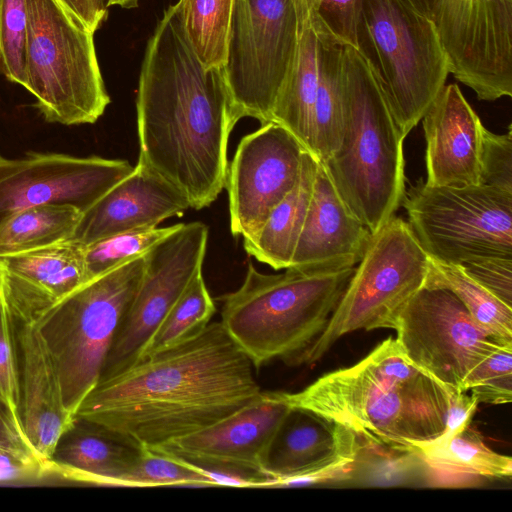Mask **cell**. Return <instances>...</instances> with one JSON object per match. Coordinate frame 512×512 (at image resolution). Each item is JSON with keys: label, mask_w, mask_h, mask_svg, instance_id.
Returning <instances> with one entry per match:
<instances>
[{"label": "cell", "mask_w": 512, "mask_h": 512, "mask_svg": "<svg viewBox=\"0 0 512 512\" xmlns=\"http://www.w3.org/2000/svg\"><path fill=\"white\" fill-rule=\"evenodd\" d=\"M136 112L138 162L181 192L190 208L212 204L226 185L228 142L239 119L221 68L199 61L176 4L147 42Z\"/></svg>", "instance_id": "obj_1"}, {"label": "cell", "mask_w": 512, "mask_h": 512, "mask_svg": "<svg viewBox=\"0 0 512 512\" xmlns=\"http://www.w3.org/2000/svg\"><path fill=\"white\" fill-rule=\"evenodd\" d=\"M255 367L221 322L99 381L76 417L163 447L230 415L261 394Z\"/></svg>", "instance_id": "obj_2"}, {"label": "cell", "mask_w": 512, "mask_h": 512, "mask_svg": "<svg viewBox=\"0 0 512 512\" xmlns=\"http://www.w3.org/2000/svg\"><path fill=\"white\" fill-rule=\"evenodd\" d=\"M284 395L292 408L336 422L364 443L411 453L444 432L449 407L446 387L411 363L392 337L356 364Z\"/></svg>", "instance_id": "obj_3"}, {"label": "cell", "mask_w": 512, "mask_h": 512, "mask_svg": "<svg viewBox=\"0 0 512 512\" xmlns=\"http://www.w3.org/2000/svg\"><path fill=\"white\" fill-rule=\"evenodd\" d=\"M341 81V145L320 162L349 210L374 234L395 216L405 195V137L377 75L349 45L343 46Z\"/></svg>", "instance_id": "obj_4"}, {"label": "cell", "mask_w": 512, "mask_h": 512, "mask_svg": "<svg viewBox=\"0 0 512 512\" xmlns=\"http://www.w3.org/2000/svg\"><path fill=\"white\" fill-rule=\"evenodd\" d=\"M355 267L280 274L248 263L242 285L218 298L221 324L255 369L279 359L299 365L325 330Z\"/></svg>", "instance_id": "obj_5"}, {"label": "cell", "mask_w": 512, "mask_h": 512, "mask_svg": "<svg viewBox=\"0 0 512 512\" xmlns=\"http://www.w3.org/2000/svg\"><path fill=\"white\" fill-rule=\"evenodd\" d=\"M145 255L88 280L36 323L76 416L97 386L121 321L142 280Z\"/></svg>", "instance_id": "obj_6"}, {"label": "cell", "mask_w": 512, "mask_h": 512, "mask_svg": "<svg viewBox=\"0 0 512 512\" xmlns=\"http://www.w3.org/2000/svg\"><path fill=\"white\" fill-rule=\"evenodd\" d=\"M356 45L377 75L393 117L406 137L450 74L432 19L407 0H363Z\"/></svg>", "instance_id": "obj_7"}, {"label": "cell", "mask_w": 512, "mask_h": 512, "mask_svg": "<svg viewBox=\"0 0 512 512\" xmlns=\"http://www.w3.org/2000/svg\"><path fill=\"white\" fill-rule=\"evenodd\" d=\"M27 89L45 121L93 124L110 103L94 32L58 0H26Z\"/></svg>", "instance_id": "obj_8"}, {"label": "cell", "mask_w": 512, "mask_h": 512, "mask_svg": "<svg viewBox=\"0 0 512 512\" xmlns=\"http://www.w3.org/2000/svg\"><path fill=\"white\" fill-rule=\"evenodd\" d=\"M428 263L409 223L393 216L372 234L328 325L300 364L318 361L348 333L396 330L401 311L424 286Z\"/></svg>", "instance_id": "obj_9"}, {"label": "cell", "mask_w": 512, "mask_h": 512, "mask_svg": "<svg viewBox=\"0 0 512 512\" xmlns=\"http://www.w3.org/2000/svg\"><path fill=\"white\" fill-rule=\"evenodd\" d=\"M425 252L438 261L512 258V193L488 185L432 186L419 180L402 204Z\"/></svg>", "instance_id": "obj_10"}, {"label": "cell", "mask_w": 512, "mask_h": 512, "mask_svg": "<svg viewBox=\"0 0 512 512\" xmlns=\"http://www.w3.org/2000/svg\"><path fill=\"white\" fill-rule=\"evenodd\" d=\"M298 45L294 0H235L221 68L238 119L271 122Z\"/></svg>", "instance_id": "obj_11"}, {"label": "cell", "mask_w": 512, "mask_h": 512, "mask_svg": "<svg viewBox=\"0 0 512 512\" xmlns=\"http://www.w3.org/2000/svg\"><path fill=\"white\" fill-rule=\"evenodd\" d=\"M208 227L202 222L180 223L145 254L139 288L117 330L101 380L136 364L158 327L202 272Z\"/></svg>", "instance_id": "obj_12"}, {"label": "cell", "mask_w": 512, "mask_h": 512, "mask_svg": "<svg viewBox=\"0 0 512 512\" xmlns=\"http://www.w3.org/2000/svg\"><path fill=\"white\" fill-rule=\"evenodd\" d=\"M395 331L411 363L457 390L497 343L506 342L481 327L450 290L428 285L407 302Z\"/></svg>", "instance_id": "obj_13"}, {"label": "cell", "mask_w": 512, "mask_h": 512, "mask_svg": "<svg viewBox=\"0 0 512 512\" xmlns=\"http://www.w3.org/2000/svg\"><path fill=\"white\" fill-rule=\"evenodd\" d=\"M430 18L456 80L479 100L512 96V0H435Z\"/></svg>", "instance_id": "obj_14"}, {"label": "cell", "mask_w": 512, "mask_h": 512, "mask_svg": "<svg viewBox=\"0 0 512 512\" xmlns=\"http://www.w3.org/2000/svg\"><path fill=\"white\" fill-rule=\"evenodd\" d=\"M134 167L128 161L31 152L10 159L0 153V224L38 205L67 204L84 212Z\"/></svg>", "instance_id": "obj_15"}, {"label": "cell", "mask_w": 512, "mask_h": 512, "mask_svg": "<svg viewBox=\"0 0 512 512\" xmlns=\"http://www.w3.org/2000/svg\"><path fill=\"white\" fill-rule=\"evenodd\" d=\"M307 151L283 126L268 122L244 136L228 166L230 229L253 235L293 189Z\"/></svg>", "instance_id": "obj_16"}, {"label": "cell", "mask_w": 512, "mask_h": 512, "mask_svg": "<svg viewBox=\"0 0 512 512\" xmlns=\"http://www.w3.org/2000/svg\"><path fill=\"white\" fill-rule=\"evenodd\" d=\"M291 410L284 392H261L230 415L160 448L187 460L228 463L266 474L271 446Z\"/></svg>", "instance_id": "obj_17"}, {"label": "cell", "mask_w": 512, "mask_h": 512, "mask_svg": "<svg viewBox=\"0 0 512 512\" xmlns=\"http://www.w3.org/2000/svg\"><path fill=\"white\" fill-rule=\"evenodd\" d=\"M84 252L85 246L71 238L0 256L3 302L13 321L36 323L87 282Z\"/></svg>", "instance_id": "obj_18"}, {"label": "cell", "mask_w": 512, "mask_h": 512, "mask_svg": "<svg viewBox=\"0 0 512 512\" xmlns=\"http://www.w3.org/2000/svg\"><path fill=\"white\" fill-rule=\"evenodd\" d=\"M421 120L426 140L425 183L479 185L485 127L459 86L445 84Z\"/></svg>", "instance_id": "obj_19"}, {"label": "cell", "mask_w": 512, "mask_h": 512, "mask_svg": "<svg viewBox=\"0 0 512 512\" xmlns=\"http://www.w3.org/2000/svg\"><path fill=\"white\" fill-rule=\"evenodd\" d=\"M371 236L318 161L308 211L289 267L303 271L355 267Z\"/></svg>", "instance_id": "obj_20"}, {"label": "cell", "mask_w": 512, "mask_h": 512, "mask_svg": "<svg viewBox=\"0 0 512 512\" xmlns=\"http://www.w3.org/2000/svg\"><path fill=\"white\" fill-rule=\"evenodd\" d=\"M188 208L181 192L137 162L128 176L82 212L72 239L86 246L118 233L156 227Z\"/></svg>", "instance_id": "obj_21"}, {"label": "cell", "mask_w": 512, "mask_h": 512, "mask_svg": "<svg viewBox=\"0 0 512 512\" xmlns=\"http://www.w3.org/2000/svg\"><path fill=\"white\" fill-rule=\"evenodd\" d=\"M21 420L39 457L49 465L60 438L76 420L65 406L59 378L33 324H20Z\"/></svg>", "instance_id": "obj_22"}, {"label": "cell", "mask_w": 512, "mask_h": 512, "mask_svg": "<svg viewBox=\"0 0 512 512\" xmlns=\"http://www.w3.org/2000/svg\"><path fill=\"white\" fill-rule=\"evenodd\" d=\"M360 447L361 440L346 427L292 408L271 446L266 474L272 480L306 474L356 459Z\"/></svg>", "instance_id": "obj_23"}, {"label": "cell", "mask_w": 512, "mask_h": 512, "mask_svg": "<svg viewBox=\"0 0 512 512\" xmlns=\"http://www.w3.org/2000/svg\"><path fill=\"white\" fill-rule=\"evenodd\" d=\"M140 450L132 439L76 417L54 450L49 473L83 484L124 487Z\"/></svg>", "instance_id": "obj_24"}, {"label": "cell", "mask_w": 512, "mask_h": 512, "mask_svg": "<svg viewBox=\"0 0 512 512\" xmlns=\"http://www.w3.org/2000/svg\"><path fill=\"white\" fill-rule=\"evenodd\" d=\"M294 4L298 17L297 51L291 73L274 106L271 122L287 129L309 152L324 51L335 37L308 0H294Z\"/></svg>", "instance_id": "obj_25"}, {"label": "cell", "mask_w": 512, "mask_h": 512, "mask_svg": "<svg viewBox=\"0 0 512 512\" xmlns=\"http://www.w3.org/2000/svg\"><path fill=\"white\" fill-rule=\"evenodd\" d=\"M318 160L308 151L293 189L271 211L253 235L243 238L248 255L275 270L290 266L312 194Z\"/></svg>", "instance_id": "obj_26"}, {"label": "cell", "mask_w": 512, "mask_h": 512, "mask_svg": "<svg viewBox=\"0 0 512 512\" xmlns=\"http://www.w3.org/2000/svg\"><path fill=\"white\" fill-rule=\"evenodd\" d=\"M414 453L431 471L456 479L510 478L512 459L489 448L468 426L451 438L418 445Z\"/></svg>", "instance_id": "obj_27"}, {"label": "cell", "mask_w": 512, "mask_h": 512, "mask_svg": "<svg viewBox=\"0 0 512 512\" xmlns=\"http://www.w3.org/2000/svg\"><path fill=\"white\" fill-rule=\"evenodd\" d=\"M81 215L67 204L38 205L10 215L0 224V256L71 239Z\"/></svg>", "instance_id": "obj_28"}, {"label": "cell", "mask_w": 512, "mask_h": 512, "mask_svg": "<svg viewBox=\"0 0 512 512\" xmlns=\"http://www.w3.org/2000/svg\"><path fill=\"white\" fill-rule=\"evenodd\" d=\"M424 285L450 290L481 327L501 341L512 342V307L471 278L461 265L429 256Z\"/></svg>", "instance_id": "obj_29"}, {"label": "cell", "mask_w": 512, "mask_h": 512, "mask_svg": "<svg viewBox=\"0 0 512 512\" xmlns=\"http://www.w3.org/2000/svg\"><path fill=\"white\" fill-rule=\"evenodd\" d=\"M175 4L184 34L204 68H222L235 0H179Z\"/></svg>", "instance_id": "obj_30"}, {"label": "cell", "mask_w": 512, "mask_h": 512, "mask_svg": "<svg viewBox=\"0 0 512 512\" xmlns=\"http://www.w3.org/2000/svg\"><path fill=\"white\" fill-rule=\"evenodd\" d=\"M343 45L333 38L324 51L320 83L314 104L309 152L323 161L334 154L343 136L342 63Z\"/></svg>", "instance_id": "obj_31"}, {"label": "cell", "mask_w": 512, "mask_h": 512, "mask_svg": "<svg viewBox=\"0 0 512 512\" xmlns=\"http://www.w3.org/2000/svg\"><path fill=\"white\" fill-rule=\"evenodd\" d=\"M215 311L214 300L201 272L172 306L148 343L142 358L195 337L210 323Z\"/></svg>", "instance_id": "obj_32"}, {"label": "cell", "mask_w": 512, "mask_h": 512, "mask_svg": "<svg viewBox=\"0 0 512 512\" xmlns=\"http://www.w3.org/2000/svg\"><path fill=\"white\" fill-rule=\"evenodd\" d=\"M180 224L151 227L111 235L85 246L87 279H93L122 264L145 255L163 238L174 232Z\"/></svg>", "instance_id": "obj_33"}, {"label": "cell", "mask_w": 512, "mask_h": 512, "mask_svg": "<svg viewBox=\"0 0 512 512\" xmlns=\"http://www.w3.org/2000/svg\"><path fill=\"white\" fill-rule=\"evenodd\" d=\"M171 485L214 486L190 461L160 447L141 445L139 456L124 479V487Z\"/></svg>", "instance_id": "obj_34"}, {"label": "cell", "mask_w": 512, "mask_h": 512, "mask_svg": "<svg viewBox=\"0 0 512 512\" xmlns=\"http://www.w3.org/2000/svg\"><path fill=\"white\" fill-rule=\"evenodd\" d=\"M461 391L479 403L506 404L512 400V342H499L464 378Z\"/></svg>", "instance_id": "obj_35"}, {"label": "cell", "mask_w": 512, "mask_h": 512, "mask_svg": "<svg viewBox=\"0 0 512 512\" xmlns=\"http://www.w3.org/2000/svg\"><path fill=\"white\" fill-rule=\"evenodd\" d=\"M26 0H0V74L25 88Z\"/></svg>", "instance_id": "obj_36"}, {"label": "cell", "mask_w": 512, "mask_h": 512, "mask_svg": "<svg viewBox=\"0 0 512 512\" xmlns=\"http://www.w3.org/2000/svg\"><path fill=\"white\" fill-rule=\"evenodd\" d=\"M13 323L3 303L0 306V402L22 422L20 371L14 350Z\"/></svg>", "instance_id": "obj_37"}, {"label": "cell", "mask_w": 512, "mask_h": 512, "mask_svg": "<svg viewBox=\"0 0 512 512\" xmlns=\"http://www.w3.org/2000/svg\"><path fill=\"white\" fill-rule=\"evenodd\" d=\"M480 184L512 193V130L495 134L486 128L481 150Z\"/></svg>", "instance_id": "obj_38"}, {"label": "cell", "mask_w": 512, "mask_h": 512, "mask_svg": "<svg viewBox=\"0 0 512 512\" xmlns=\"http://www.w3.org/2000/svg\"><path fill=\"white\" fill-rule=\"evenodd\" d=\"M341 45L357 48L356 26L363 0H308Z\"/></svg>", "instance_id": "obj_39"}, {"label": "cell", "mask_w": 512, "mask_h": 512, "mask_svg": "<svg viewBox=\"0 0 512 512\" xmlns=\"http://www.w3.org/2000/svg\"><path fill=\"white\" fill-rule=\"evenodd\" d=\"M461 266L471 278L512 307V258L480 257Z\"/></svg>", "instance_id": "obj_40"}, {"label": "cell", "mask_w": 512, "mask_h": 512, "mask_svg": "<svg viewBox=\"0 0 512 512\" xmlns=\"http://www.w3.org/2000/svg\"><path fill=\"white\" fill-rule=\"evenodd\" d=\"M0 456H8L23 463L45 467V463L29 441L23 424L14 418L0 402Z\"/></svg>", "instance_id": "obj_41"}, {"label": "cell", "mask_w": 512, "mask_h": 512, "mask_svg": "<svg viewBox=\"0 0 512 512\" xmlns=\"http://www.w3.org/2000/svg\"><path fill=\"white\" fill-rule=\"evenodd\" d=\"M446 389L449 407L445 430L438 438L434 439L439 441L447 440L470 426L479 404L477 399L467 391L451 387H446Z\"/></svg>", "instance_id": "obj_42"}, {"label": "cell", "mask_w": 512, "mask_h": 512, "mask_svg": "<svg viewBox=\"0 0 512 512\" xmlns=\"http://www.w3.org/2000/svg\"><path fill=\"white\" fill-rule=\"evenodd\" d=\"M49 477L48 470L36 464L23 463L8 456H0V483L25 482Z\"/></svg>", "instance_id": "obj_43"}, {"label": "cell", "mask_w": 512, "mask_h": 512, "mask_svg": "<svg viewBox=\"0 0 512 512\" xmlns=\"http://www.w3.org/2000/svg\"><path fill=\"white\" fill-rule=\"evenodd\" d=\"M58 1L94 33L107 18V8L102 0Z\"/></svg>", "instance_id": "obj_44"}, {"label": "cell", "mask_w": 512, "mask_h": 512, "mask_svg": "<svg viewBox=\"0 0 512 512\" xmlns=\"http://www.w3.org/2000/svg\"><path fill=\"white\" fill-rule=\"evenodd\" d=\"M414 8L424 15L431 16L435 0H407Z\"/></svg>", "instance_id": "obj_45"}, {"label": "cell", "mask_w": 512, "mask_h": 512, "mask_svg": "<svg viewBox=\"0 0 512 512\" xmlns=\"http://www.w3.org/2000/svg\"><path fill=\"white\" fill-rule=\"evenodd\" d=\"M106 8L119 6L124 9L136 8L140 0H102Z\"/></svg>", "instance_id": "obj_46"}, {"label": "cell", "mask_w": 512, "mask_h": 512, "mask_svg": "<svg viewBox=\"0 0 512 512\" xmlns=\"http://www.w3.org/2000/svg\"><path fill=\"white\" fill-rule=\"evenodd\" d=\"M3 296H2V276H1V268H0V306L3 304Z\"/></svg>", "instance_id": "obj_47"}]
</instances>
